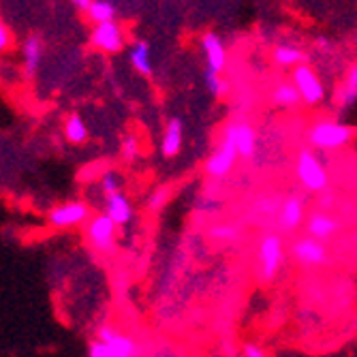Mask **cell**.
I'll return each mask as SVG.
<instances>
[{"label": "cell", "mask_w": 357, "mask_h": 357, "mask_svg": "<svg viewBox=\"0 0 357 357\" xmlns=\"http://www.w3.org/2000/svg\"><path fill=\"white\" fill-rule=\"evenodd\" d=\"M353 137V128L338 120H319L310 126L308 142L323 152H334L344 148Z\"/></svg>", "instance_id": "obj_1"}, {"label": "cell", "mask_w": 357, "mask_h": 357, "mask_svg": "<svg viewBox=\"0 0 357 357\" xmlns=\"http://www.w3.org/2000/svg\"><path fill=\"white\" fill-rule=\"evenodd\" d=\"M238 148H236V135H234V124H229L225 128V135L220 146L216 148V152L206 160V174L212 178H222L227 176L238 160Z\"/></svg>", "instance_id": "obj_2"}, {"label": "cell", "mask_w": 357, "mask_h": 357, "mask_svg": "<svg viewBox=\"0 0 357 357\" xmlns=\"http://www.w3.org/2000/svg\"><path fill=\"white\" fill-rule=\"evenodd\" d=\"M296 174H298V180L302 182V186L306 190L321 192V190H326V186H328V172H326V167H323V163L312 150H302L298 154Z\"/></svg>", "instance_id": "obj_3"}, {"label": "cell", "mask_w": 357, "mask_h": 357, "mask_svg": "<svg viewBox=\"0 0 357 357\" xmlns=\"http://www.w3.org/2000/svg\"><path fill=\"white\" fill-rule=\"evenodd\" d=\"M291 84H294L302 96V101L306 105H319L326 99V88H323V82L319 79V75L312 71V67L308 64H300L294 71H291Z\"/></svg>", "instance_id": "obj_4"}, {"label": "cell", "mask_w": 357, "mask_h": 357, "mask_svg": "<svg viewBox=\"0 0 357 357\" xmlns=\"http://www.w3.org/2000/svg\"><path fill=\"white\" fill-rule=\"evenodd\" d=\"M116 227L118 225L107 214H96L88 220L86 240L92 244V248L101 252H109L114 250V244H116Z\"/></svg>", "instance_id": "obj_5"}, {"label": "cell", "mask_w": 357, "mask_h": 357, "mask_svg": "<svg viewBox=\"0 0 357 357\" xmlns=\"http://www.w3.org/2000/svg\"><path fill=\"white\" fill-rule=\"evenodd\" d=\"M282 264V240L276 234L264 236L259 242V266H261V276L266 280H272Z\"/></svg>", "instance_id": "obj_6"}, {"label": "cell", "mask_w": 357, "mask_h": 357, "mask_svg": "<svg viewBox=\"0 0 357 357\" xmlns=\"http://www.w3.org/2000/svg\"><path fill=\"white\" fill-rule=\"evenodd\" d=\"M88 218H90V208L82 202H71V204L58 206L47 214L50 225L56 227V229H73V227L84 225Z\"/></svg>", "instance_id": "obj_7"}, {"label": "cell", "mask_w": 357, "mask_h": 357, "mask_svg": "<svg viewBox=\"0 0 357 357\" xmlns=\"http://www.w3.org/2000/svg\"><path fill=\"white\" fill-rule=\"evenodd\" d=\"M90 41L96 50L107 52V54H118L124 50V30L118 22H107L94 26Z\"/></svg>", "instance_id": "obj_8"}, {"label": "cell", "mask_w": 357, "mask_h": 357, "mask_svg": "<svg viewBox=\"0 0 357 357\" xmlns=\"http://www.w3.org/2000/svg\"><path fill=\"white\" fill-rule=\"evenodd\" d=\"M291 257L300 266H321L328 261V250L323 246V242L314 238H302L296 240L294 246H291Z\"/></svg>", "instance_id": "obj_9"}, {"label": "cell", "mask_w": 357, "mask_h": 357, "mask_svg": "<svg viewBox=\"0 0 357 357\" xmlns=\"http://www.w3.org/2000/svg\"><path fill=\"white\" fill-rule=\"evenodd\" d=\"M202 50H204V56L208 62V71L220 75L227 64V50H225L222 39L216 35V32H206L202 37Z\"/></svg>", "instance_id": "obj_10"}, {"label": "cell", "mask_w": 357, "mask_h": 357, "mask_svg": "<svg viewBox=\"0 0 357 357\" xmlns=\"http://www.w3.org/2000/svg\"><path fill=\"white\" fill-rule=\"evenodd\" d=\"M96 340H101V342L114 347L120 357H137V344H135V340L128 338L122 332H118L116 328L103 326L99 330V334H96Z\"/></svg>", "instance_id": "obj_11"}, {"label": "cell", "mask_w": 357, "mask_h": 357, "mask_svg": "<svg viewBox=\"0 0 357 357\" xmlns=\"http://www.w3.org/2000/svg\"><path fill=\"white\" fill-rule=\"evenodd\" d=\"M338 229H340L338 220H336L334 216H330V214H323V212H317V214H312V216L306 220L308 238H314V240H319V242L330 240Z\"/></svg>", "instance_id": "obj_12"}, {"label": "cell", "mask_w": 357, "mask_h": 357, "mask_svg": "<svg viewBox=\"0 0 357 357\" xmlns=\"http://www.w3.org/2000/svg\"><path fill=\"white\" fill-rule=\"evenodd\" d=\"M182 139H184V126L180 118H172L165 124L163 131V139H160V152H163L165 158L178 156L180 148H182Z\"/></svg>", "instance_id": "obj_13"}, {"label": "cell", "mask_w": 357, "mask_h": 357, "mask_svg": "<svg viewBox=\"0 0 357 357\" xmlns=\"http://www.w3.org/2000/svg\"><path fill=\"white\" fill-rule=\"evenodd\" d=\"M334 99H336V105L340 109H347V107H351V105L357 103V62L351 64V69L347 71L340 88L336 90Z\"/></svg>", "instance_id": "obj_14"}, {"label": "cell", "mask_w": 357, "mask_h": 357, "mask_svg": "<svg viewBox=\"0 0 357 357\" xmlns=\"http://www.w3.org/2000/svg\"><path fill=\"white\" fill-rule=\"evenodd\" d=\"M43 58V43L39 37H28L22 45V62H24V73L26 77H32L37 73L39 64Z\"/></svg>", "instance_id": "obj_15"}, {"label": "cell", "mask_w": 357, "mask_h": 357, "mask_svg": "<svg viewBox=\"0 0 357 357\" xmlns=\"http://www.w3.org/2000/svg\"><path fill=\"white\" fill-rule=\"evenodd\" d=\"M302 222H304V202L294 195V197H289L280 208V225L284 229L294 231Z\"/></svg>", "instance_id": "obj_16"}, {"label": "cell", "mask_w": 357, "mask_h": 357, "mask_svg": "<svg viewBox=\"0 0 357 357\" xmlns=\"http://www.w3.org/2000/svg\"><path fill=\"white\" fill-rule=\"evenodd\" d=\"M272 58H274V62L278 64V67H282V69H296V67H300V64H304V60H306L304 52L298 45H294V43H280V45H276L274 52H272Z\"/></svg>", "instance_id": "obj_17"}, {"label": "cell", "mask_w": 357, "mask_h": 357, "mask_svg": "<svg viewBox=\"0 0 357 357\" xmlns=\"http://www.w3.org/2000/svg\"><path fill=\"white\" fill-rule=\"evenodd\" d=\"M105 214L120 227V225H126L128 220L133 218V208H131V202L126 199L124 192H118L114 197H107V204H105Z\"/></svg>", "instance_id": "obj_18"}, {"label": "cell", "mask_w": 357, "mask_h": 357, "mask_svg": "<svg viewBox=\"0 0 357 357\" xmlns=\"http://www.w3.org/2000/svg\"><path fill=\"white\" fill-rule=\"evenodd\" d=\"M128 60H131L133 69L142 75H150L152 73V50L148 41H135L131 45V52H128Z\"/></svg>", "instance_id": "obj_19"}, {"label": "cell", "mask_w": 357, "mask_h": 357, "mask_svg": "<svg viewBox=\"0 0 357 357\" xmlns=\"http://www.w3.org/2000/svg\"><path fill=\"white\" fill-rule=\"evenodd\" d=\"M234 135H236V148H238V154L248 158L255 154L257 150V133L255 128L246 122H238L234 124Z\"/></svg>", "instance_id": "obj_20"}, {"label": "cell", "mask_w": 357, "mask_h": 357, "mask_svg": "<svg viewBox=\"0 0 357 357\" xmlns=\"http://www.w3.org/2000/svg\"><path fill=\"white\" fill-rule=\"evenodd\" d=\"M272 101L278 105V107H284V109H291L302 103V96L298 92V88L294 84H280L274 88L272 92Z\"/></svg>", "instance_id": "obj_21"}, {"label": "cell", "mask_w": 357, "mask_h": 357, "mask_svg": "<svg viewBox=\"0 0 357 357\" xmlns=\"http://www.w3.org/2000/svg\"><path fill=\"white\" fill-rule=\"evenodd\" d=\"M86 15L94 22V26L116 22V5L109 3V0H92V7Z\"/></svg>", "instance_id": "obj_22"}, {"label": "cell", "mask_w": 357, "mask_h": 357, "mask_svg": "<svg viewBox=\"0 0 357 357\" xmlns=\"http://www.w3.org/2000/svg\"><path fill=\"white\" fill-rule=\"evenodd\" d=\"M64 137H67L71 144H84L88 139V126L82 120V116L71 114L67 120H64Z\"/></svg>", "instance_id": "obj_23"}, {"label": "cell", "mask_w": 357, "mask_h": 357, "mask_svg": "<svg viewBox=\"0 0 357 357\" xmlns=\"http://www.w3.org/2000/svg\"><path fill=\"white\" fill-rule=\"evenodd\" d=\"M206 86L208 90L216 96V99H222V96L229 94V82H227L222 75L218 73H212V71H206Z\"/></svg>", "instance_id": "obj_24"}, {"label": "cell", "mask_w": 357, "mask_h": 357, "mask_svg": "<svg viewBox=\"0 0 357 357\" xmlns=\"http://www.w3.org/2000/svg\"><path fill=\"white\" fill-rule=\"evenodd\" d=\"M101 190H103V195L105 197H114V195H118V192H122L120 190V186H122V180H120V176L116 174V172H107L103 178H101Z\"/></svg>", "instance_id": "obj_25"}, {"label": "cell", "mask_w": 357, "mask_h": 357, "mask_svg": "<svg viewBox=\"0 0 357 357\" xmlns=\"http://www.w3.org/2000/svg\"><path fill=\"white\" fill-rule=\"evenodd\" d=\"M210 238L218 242H234L238 240V229L234 225H216L210 229Z\"/></svg>", "instance_id": "obj_26"}, {"label": "cell", "mask_w": 357, "mask_h": 357, "mask_svg": "<svg viewBox=\"0 0 357 357\" xmlns=\"http://www.w3.org/2000/svg\"><path fill=\"white\" fill-rule=\"evenodd\" d=\"M88 357H120L118 351L101 340H94L88 349Z\"/></svg>", "instance_id": "obj_27"}, {"label": "cell", "mask_w": 357, "mask_h": 357, "mask_svg": "<svg viewBox=\"0 0 357 357\" xmlns=\"http://www.w3.org/2000/svg\"><path fill=\"white\" fill-rule=\"evenodd\" d=\"M139 150H142L139 148V139L135 135H128V137L122 139V156L124 158H128V160L135 158L139 154Z\"/></svg>", "instance_id": "obj_28"}, {"label": "cell", "mask_w": 357, "mask_h": 357, "mask_svg": "<svg viewBox=\"0 0 357 357\" xmlns=\"http://www.w3.org/2000/svg\"><path fill=\"white\" fill-rule=\"evenodd\" d=\"M167 197H169V190H167V188H156V190L150 195V202H148V206H150L152 210H160V208L165 206Z\"/></svg>", "instance_id": "obj_29"}, {"label": "cell", "mask_w": 357, "mask_h": 357, "mask_svg": "<svg viewBox=\"0 0 357 357\" xmlns=\"http://www.w3.org/2000/svg\"><path fill=\"white\" fill-rule=\"evenodd\" d=\"M9 45H11V30H9V26L3 22V24H0V50L7 52Z\"/></svg>", "instance_id": "obj_30"}, {"label": "cell", "mask_w": 357, "mask_h": 357, "mask_svg": "<svg viewBox=\"0 0 357 357\" xmlns=\"http://www.w3.org/2000/svg\"><path fill=\"white\" fill-rule=\"evenodd\" d=\"M244 357H266V351L259 344H246L244 347Z\"/></svg>", "instance_id": "obj_31"}, {"label": "cell", "mask_w": 357, "mask_h": 357, "mask_svg": "<svg viewBox=\"0 0 357 357\" xmlns=\"http://www.w3.org/2000/svg\"><path fill=\"white\" fill-rule=\"evenodd\" d=\"M75 9H79V11H86L88 13V9L92 7V0H75Z\"/></svg>", "instance_id": "obj_32"}, {"label": "cell", "mask_w": 357, "mask_h": 357, "mask_svg": "<svg viewBox=\"0 0 357 357\" xmlns=\"http://www.w3.org/2000/svg\"><path fill=\"white\" fill-rule=\"evenodd\" d=\"M317 45H319V50H326V52H328L332 43H330V41H328L326 37H319V39H317Z\"/></svg>", "instance_id": "obj_33"}]
</instances>
